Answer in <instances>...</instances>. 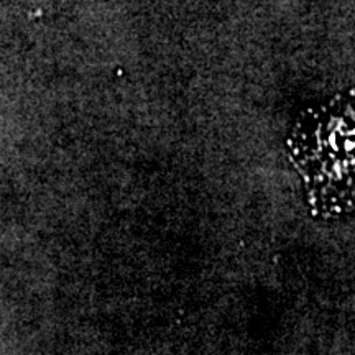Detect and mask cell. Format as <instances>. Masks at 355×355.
<instances>
[{"instance_id": "1", "label": "cell", "mask_w": 355, "mask_h": 355, "mask_svg": "<svg viewBox=\"0 0 355 355\" xmlns=\"http://www.w3.org/2000/svg\"><path fill=\"white\" fill-rule=\"evenodd\" d=\"M290 144L313 209L326 217L347 212L352 204V102L334 99L303 115Z\"/></svg>"}]
</instances>
